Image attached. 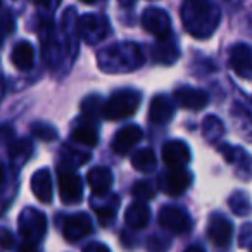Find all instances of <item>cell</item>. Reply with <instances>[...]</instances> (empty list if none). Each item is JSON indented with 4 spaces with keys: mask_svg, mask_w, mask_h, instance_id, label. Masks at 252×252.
<instances>
[{
    "mask_svg": "<svg viewBox=\"0 0 252 252\" xmlns=\"http://www.w3.org/2000/svg\"><path fill=\"white\" fill-rule=\"evenodd\" d=\"M221 21V12L211 0H183L182 23L193 38L206 40L213 36Z\"/></svg>",
    "mask_w": 252,
    "mask_h": 252,
    "instance_id": "1",
    "label": "cell"
},
{
    "mask_svg": "<svg viewBox=\"0 0 252 252\" xmlns=\"http://www.w3.org/2000/svg\"><path fill=\"white\" fill-rule=\"evenodd\" d=\"M144 64V52L133 42L114 43L98 52V67L105 73H130Z\"/></svg>",
    "mask_w": 252,
    "mask_h": 252,
    "instance_id": "2",
    "label": "cell"
},
{
    "mask_svg": "<svg viewBox=\"0 0 252 252\" xmlns=\"http://www.w3.org/2000/svg\"><path fill=\"white\" fill-rule=\"evenodd\" d=\"M142 95L137 90L131 88H123V90H116L114 94L109 97V100L104 105V118L111 119V121H119V119L131 118L137 112L138 105H140Z\"/></svg>",
    "mask_w": 252,
    "mask_h": 252,
    "instance_id": "3",
    "label": "cell"
},
{
    "mask_svg": "<svg viewBox=\"0 0 252 252\" xmlns=\"http://www.w3.org/2000/svg\"><path fill=\"white\" fill-rule=\"evenodd\" d=\"M19 235L25 238V242L38 245L47 233V218L42 211L35 207H26L21 211L18 218Z\"/></svg>",
    "mask_w": 252,
    "mask_h": 252,
    "instance_id": "4",
    "label": "cell"
},
{
    "mask_svg": "<svg viewBox=\"0 0 252 252\" xmlns=\"http://www.w3.org/2000/svg\"><path fill=\"white\" fill-rule=\"evenodd\" d=\"M78 36L83 38L88 45L98 43L107 36L109 21L100 14H83L76 21Z\"/></svg>",
    "mask_w": 252,
    "mask_h": 252,
    "instance_id": "5",
    "label": "cell"
},
{
    "mask_svg": "<svg viewBox=\"0 0 252 252\" xmlns=\"http://www.w3.org/2000/svg\"><path fill=\"white\" fill-rule=\"evenodd\" d=\"M142 26L158 40L171 36V18L164 9L149 7L142 14Z\"/></svg>",
    "mask_w": 252,
    "mask_h": 252,
    "instance_id": "6",
    "label": "cell"
},
{
    "mask_svg": "<svg viewBox=\"0 0 252 252\" xmlns=\"http://www.w3.org/2000/svg\"><path fill=\"white\" fill-rule=\"evenodd\" d=\"M59 197L64 204H76L83 197V185L81 178L73 171V168H59Z\"/></svg>",
    "mask_w": 252,
    "mask_h": 252,
    "instance_id": "7",
    "label": "cell"
},
{
    "mask_svg": "<svg viewBox=\"0 0 252 252\" xmlns=\"http://www.w3.org/2000/svg\"><path fill=\"white\" fill-rule=\"evenodd\" d=\"M159 224L175 235H185L192 228L190 216L185 213V209L176 206H164L159 211Z\"/></svg>",
    "mask_w": 252,
    "mask_h": 252,
    "instance_id": "8",
    "label": "cell"
},
{
    "mask_svg": "<svg viewBox=\"0 0 252 252\" xmlns=\"http://www.w3.org/2000/svg\"><path fill=\"white\" fill-rule=\"evenodd\" d=\"M192 176L185 168H169L164 175L159 178L161 190L169 197H178L190 187Z\"/></svg>",
    "mask_w": 252,
    "mask_h": 252,
    "instance_id": "9",
    "label": "cell"
},
{
    "mask_svg": "<svg viewBox=\"0 0 252 252\" xmlns=\"http://www.w3.org/2000/svg\"><path fill=\"white\" fill-rule=\"evenodd\" d=\"M94 230V223L92 218L85 213H76L71 214L64 220L63 223V235L66 240L69 242H78L81 238L88 237Z\"/></svg>",
    "mask_w": 252,
    "mask_h": 252,
    "instance_id": "10",
    "label": "cell"
},
{
    "mask_svg": "<svg viewBox=\"0 0 252 252\" xmlns=\"http://www.w3.org/2000/svg\"><path fill=\"white\" fill-rule=\"evenodd\" d=\"M230 67L244 80H252V47L237 43L230 50Z\"/></svg>",
    "mask_w": 252,
    "mask_h": 252,
    "instance_id": "11",
    "label": "cell"
},
{
    "mask_svg": "<svg viewBox=\"0 0 252 252\" xmlns=\"http://www.w3.org/2000/svg\"><path fill=\"white\" fill-rule=\"evenodd\" d=\"M233 235V224L223 214H213L207 223V237L218 247H226Z\"/></svg>",
    "mask_w": 252,
    "mask_h": 252,
    "instance_id": "12",
    "label": "cell"
},
{
    "mask_svg": "<svg viewBox=\"0 0 252 252\" xmlns=\"http://www.w3.org/2000/svg\"><path fill=\"white\" fill-rule=\"evenodd\" d=\"M144 133H142V128L137 125H128L123 126L121 130L116 131L114 138H112V151L119 156H125L142 140Z\"/></svg>",
    "mask_w": 252,
    "mask_h": 252,
    "instance_id": "13",
    "label": "cell"
},
{
    "mask_svg": "<svg viewBox=\"0 0 252 252\" xmlns=\"http://www.w3.org/2000/svg\"><path fill=\"white\" fill-rule=\"evenodd\" d=\"M175 102L180 107L189 109V111H202L209 104V95L199 88L182 87L175 92Z\"/></svg>",
    "mask_w": 252,
    "mask_h": 252,
    "instance_id": "14",
    "label": "cell"
},
{
    "mask_svg": "<svg viewBox=\"0 0 252 252\" xmlns=\"http://www.w3.org/2000/svg\"><path fill=\"white\" fill-rule=\"evenodd\" d=\"M190 149L182 140H169L162 147V159L168 168H185L190 162Z\"/></svg>",
    "mask_w": 252,
    "mask_h": 252,
    "instance_id": "15",
    "label": "cell"
},
{
    "mask_svg": "<svg viewBox=\"0 0 252 252\" xmlns=\"http://www.w3.org/2000/svg\"><path fill=\"white\" fill-rule=\"evenodd\" d=\"M175 114V104L171 98L166 95H156L151 100V107H149V119L154 125H166L173 119Z\"/></svg>",
    "mask_w": 252,
    "mask_h": 252,
    "instance_id": "16",
    "label": "cell"
},
{
    "mask_svg": "<svg viewBox=\"0 0 252 252\" xmlns=\"http://www.w3.org/2000/svg\"><path fill=\"white\" fill-rule=\"evenodd\" d=\"M32 192L40 202L49 204L54 193V185H52V175L49 169L42 168L38 171L33 173L32 176Z\"/></svg>",
    "mask_w": 252,
    "mask_h": 252,
    "instance_id": "17",
    "label": "cell"
},
{
    "mask_svg": "<svg viewBox=\"0 0 252 252\" xmlns=\"http://www.w3.org/2000/svg\"><path fill=\"white\" fill-rule=\"evenodd\" d=\"M87 182H88V185H90L94 195H104V193L111 192L114 176H112V171L109 168H105V166H97V168L88 171Z\"/></svg>",
    "mask_w": 252,
    "mask_h": 252,
    "instance_id": "18",
    "label": "cell"
},
{
    "mask_svg": "<svg viewBox=\"0 0 252 252\" xmlns=\"http://www.w3.org/2000/svg\"><path fill=\"white\" fill-rule=\"evenodd\" d=\"M125 221L133 230H144L149 224V221H151V209H149V206L145 202L137 200V202L130 204V206L126 207Z\"/></svg>",
    "mask_w": 252,
    "mask_h": 252,
    "instance_id": "19",
    "label": "cell"
},
{
    "mask_svg": "<svg viewBox=\"0 0 252 252\" xmlns=\"http://www.w3.org/2000/svg\"><path fill=\"white\" fill-rule=\"evenodd\" d=\"M178 57L180 49L175 40H173V36L161 38L152 49V59L159 64H173L175 61H178Z\"/></svg>",
    "mask_w": 252,
    "mask_h": 252,
    "instance_id": "20",
    "label": "cell"
},
{
    "mask_svg": "<svg viewBox=\"0 0 252 252\" xmlns=\"http://www.w3.org/2000/svg\"><path fill=\"white\" fill-rule=\"evenodd\" d=\"M11 63L18 71H30L35 64V49L30 42H18L11 52Z\"/></svg>",
    "mask_w": 252,
    "mask_h": 252,
    "instance_id": "21",
    "label": "cell"
},
{
    "mask_svg": "<svg viewBox=\"0 0 252 252\" xmlns=\"http://www.w3.org/2000/svg\"><path fill=\"white\" fill-rule=\"evenodd\" d=\"M105 195H107V193H104V195H97L98 199L102 200V204L98 202L97 199L92 200V207L95 209L98 221H100L102 224H109V223H112V221H114L116 209H118V204H119V200H118V197H116V195H111L109 199Z\"/></svg>",
    "mask_w": 252,
    "mask_h": 252,
    "instance_id": "22",
    "label": "cell"
},
{
    "mask_svg": "<svg viewBox=\"0 0 252 252\" xmlns=\"http://www.w3.org/2000/svg\"><path fill=\"white\" fill-rule=\"evenodd\" d=\"M33 154V144L26 138H19V140H12L9 144V158L16 169H19Z\"/></svg>",
    "mask_w": 252,
    "mask_h": 252,
    "instance_id": "23",
    "label": "cell"
},
{
    "mask_svg": "<svg viewBox=\"0 0 252 252\" xmlns=\"http://www.w3.org/2000/svg\"><path fill=\"white\" fill-rule=\"evenodd\" d=\"M71 138H73V142H76L80 145H90V147H94L98 142V131L92 123H83V125L74 126Z\"/></svg>",
    "mask_w": 252,
    "mask_h": 252,
    "instance_id": "24",
    "label": "cell"
},
{
    "mask_svg": "<svg viewBox=\"0 0 252 252\" xmlns=\"http://www.w3.org/2000/svg\"><path fill=\"white\" fill-rule=\"evenodd\" d=\"M202 135L209 144H218L224 135V125L216 116H206L202 121Z\"/></svg>",
    "mask_w": 252,
    "mask_h": 252,
    "instance_id": "25",
    "label": "cell"
},
{
    "mask_svg": "<svg viewBox=\"0 0 252 252\" xmlns=\"http://www.w3.org/2000/svg\"><path fill=\"white\" fill-rule=\"evenodd\" d=\"M220 151L223 152L224 159H226L230 164H237L242 171H247V175H249V171H251V168H252V161H251V156H249L244 149L226 145V147H221Z\"/></svg>",
    "mask_w": 252,
    "mask_h": 252,
    "instance_id": "26",
    "label": "cell"
},
{
    "mask_svg": "<svg viewBox=\"0 0 252 252\" xmlns=\"http://www.w3.org/2000/svg\"><path fill=\"white\" fill-rule=\"evenodd\" d=\"M131 166L140 173H152L158 166V159L152 149H142L137 151L131 158Z\"/></svg>",
    "mask_w": 252,
    "mask_h": 252,
    "instance_id": "27",
    "label": "cell"
},
{
    "mask_svg": "<svg viewBox=\"0 0 252 252\" xmlns=\"http://www.w3.org/2000/svg\"><path fill=\"white\" fill-rule=\"evenodd\" d=\"M104 105H105V102L102 100L98 95H88V97L81 102V111H83L87 119H98L104 116Z\"/></svg>",
    "mask_w": 252,
    "mask_h": 252,
    "instance_id": "28",
    "label": "cell"
},
{
    "mask_svg": "<svg viewBox=\"0 0 252 252\" xmlns=\"http://www.w3.org/2000/svg\"><path fill=\"white\" fill-rule=\"evenodd\" d=\"M131 195L140 200V202H147V200L156 197V187L151 182H147V180H140L131 189Z\"/></svg>",
    "mask_w": 252,
    "mask_h": 252,
    "instance_id": "29",
    "label": "cell"
},
{
    "mask_svg": "<svg viewBox=\"0 0 252 252\" xmlns=\"http://www.w3.org/2000/svg\"><path fill=\"white\" fill-rule=\"evenodd\" d=\"M32 133L35 135L36 138L43 142H52L57 138V130L54 128L52 125L49 123H43V121H36L32 125Z\"/></svg>",
    "mask_w": 252,
    "mask_h": 252,
    "instance_id": "30",
    "label": "cell"
},
{
    "mask_svg": "<svg viewBox=\"0 0 252 252\" xmlns=\"http://www.w3.org/2000/svg\"><path fill=\"white\" fill-rule=\"evenodd\" d=\"M230 207L235 214L238 216H245V214L251 213V202H249L247 195L244 192H235L233 195L230 197Z\"/></svg>",
    "mask_w": 252,
    "mask_h": 252,
    "instance_id": "31",
    "label": "cell"
},
{
    "mask_svg": "<svg viewBox=\"0 0 252 252\" xmlns=\"http://www.w3.org/2000/svg\"><path fill=\"white\" fill-rule=\"evenodd\" d=\"M169 249V238L161 237V235H152L147 242L149 252H166Z\"/></svg>",
    "mask_w": 252,
    "mask_h": 252,
    "instance_id": "32",
    "label": "cell"
},
{
    "mask_svg": "<svg viewBox=\"0 0 252 252\" xmlns=\"http://www.w3.org/2000/svg\"><path fill=\"white\" fill-rule=\"evenodd\" d=\"M12 30H14V21H12L11 16L9 14L0 16V45H2V42H4L5 35H9Z\"/></svg>",
    "mask_w": 252,
    "mask_h": 252,
    "instance_id": "33",
    "label": "cell"
},
{
    "mask_svg": "<svg viewBox=\"0 0 252 252\" xmlns=\"http://www.w3.org/2000/svg\"><path fill=\"white\" fill-rule=\"evenodd\" d=\"M14 138V126L12 125H0V142L11 144Z\"/></svg>",
    "mask_w": 252,
    "mask_h": 252,
    "instance_id": "34",
    "label": "cell"
},
{
    "mask_svg": "<svg viewBox=\"0 0 252 252\" xmlns=\"http://www.w3.org/2000/svg\"><path fill=\"white\" fill-rule=\"evenodd\" d=\"M0 247L5 249V251L14 247V235H12L11 231H7V230L0 231Z\"/></svg>",
    "mask_w": 252,
    "mask_h": 252,
    "instance_id": "35",
    "label": "cell"
},
{
    "mask_svg": "<svg viewBox=\"0 0 252 252\" xmlns=\"http://www.w3.org/2000/svg\"><path fill=\"white\" fill-rule=\"evenodd\" d=\"M83 252H111V249L107 245L100 244V242H92L83 249Z\"/></svg>",
    "mask_w": 252,
    "mask_h": 252,
    "instance_id": "36",
    "label": "cell"
},
{
    "mask_svg": "<svg viewBox=\"0 0 252 252\" xmlns=\"http://www.w3.org/2000/svg\"><path fill=\"white\" fill-rule=\"evenodd\" d=\"M18 252H38L36 244H30V242H23V245L19 247Z\"/></svg>",
    "mask_w": 252,
    "mask_h": 252,
    "instance_id": "37",
    "label": "cell"
},
{
    "mask_svg": "<svg viewBox=\"0 0 252 252\" xmlns=\"http://www.w3.org/2000/svg\"><path fill=\"white\" fill-rule=\"evenodd\" d=\"M244 112H245V116H247V118L252 119V97L247 98V105H245Z\"/></svg>",
    "mask_w": 252,
    "mask_h": 252,
    "instance_id": "38",
    "label": "cell"
},
{
    "mask_svg": "<svg viewBox=\"0 0 252 252\" xmlns=\"http://www.w3.org/2000/svg\"><path fill=\"white\" fill-rule=\"evenodd\" d=\"M5 183V168H4V164L0 162V187L4 185Z\"/></svg>",
    "mask_w": 252,
    "mask_h": 252,
    "instance_id": "39",
    "label": "cell"
},
{
    "mask_svg": "<svg viewBox=\"0 0 252 252\" xmlns=\"http://www.w3.org/2000/svg\"><path fill=\"white\" fill-rule=\"evenodd\" d=\"M185 252H206L202 247H199V245H192V247H189Z\"/></svg>",
    "mask_w": 252,
    "mask_h": 252,
    "instance_id": "40",
    "label": "cell"
},
{
    "mask_svg": "<svg viewBox=\"0 0 252 252\" xmlns=\"http://www.w3.org/2000/svg\"><path fill=\"white\" fill-rule=\"evenodd\" d=\"M33 4H36V5H42V7H45V5H49L50 4V0H32Z\"/></svg>",
    "mask_w": 252,
    "mask_h": 252,
    "instance_id": "41",
    "label": "cell"
},
{
    "mask_svg": "<svg viewBox=\"0 0 252 252\" xmlns=\"http://www.w3.org/2000/svg\"><path fill=\"white\" fill-rule=\"evenodd\" d=\"M4 95V80H2V74H0V98Z\"/></svg>",
    "mask_w": 252,
    "mask_h": 252,
    "instance_id": "42",
    "label": "cell"
},
{
    "mask_svg": "<svg viewBox=\"0 0 252 252\" xmlns=\"http://www.w3.org/2000/svg\"><path fill=\"white\" fill-rule=\"evenodd\" d=\"M119 2H121V4H125V5H130V4H133L135 0H119Z\"/></svg>",
    "mask_w": 252,
    "mask_h": 252,
    "instance_id": "43",
    "label": "cell"
},
{
    "mask_svg": "<svg viewBox=\"0 0 252 252\" xmlns=\"http://www.w3.org/2000/svg\"><path fill=\"white\" fill-rule=\"evenodd\" d=\"M83 4H88V5H92V4H95V2H98V0H81Z\"/></svg>",
    "mask_w": 252,
    "mask_h": 252,
    "instance_id": "44",
    "label": "cell"
},
{
    "mask_svg": "<svg viewBox=\"0 0 252 252\" xmlns=\"http://www.w3.org/2000/svg\"><path fill=\"white\" fill-rule=\"evenodd\" d=\"M0 5H2V0H0Z\"/></svg>",
    "mask_w": 252,
    "mask_h": 252,
    "instance_id": "45",
    "label": "cell"
},
{
    "mask_svg": "<svg viewBox=\"0 0 252 252\" xmlns=\"http://www.w3.org/2000/svg\"><path fill=\"white\" fill-rule=\"evenodd\" d=\"M251 252H252V247H251Z\"/></svg>",
    "mask_w": 252,
    "mask_h": 252,
    "instance_id": "46",
    "label": "cell"
}]
</instances>
